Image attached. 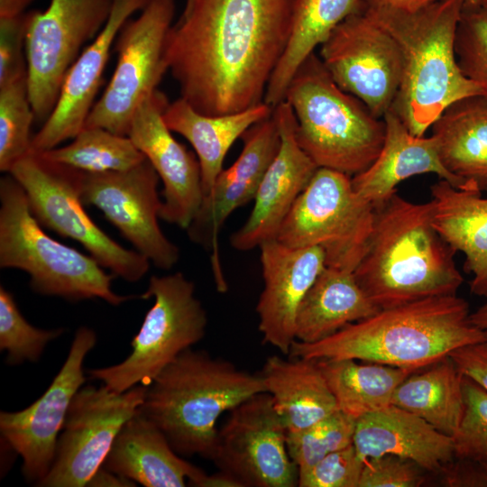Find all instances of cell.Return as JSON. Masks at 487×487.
<instances>
[{"mask_svg":"<svg viewBox=\"0 0 487 487\" xmlns=\"http://www.w3.org/2000/svg\"><path fill=\"white\" fill-rule=\"evenodd\" d=\"M294 0H189L168 33L165 60L180 97L207 115L263 102L287 47Z\"/></svg>","mask_w":487,"mask_h":487,"instance_id":"cell-1","label":"cell"},{"mask_svg":"<svg viewBox=\"0 0 487 487\" xmlns=\"http://www.w3.org/2000/svg\"><path fill=\"white\" fill-rule=\"evenodd\" d=\"M456 251L433 224L430 201L417 204L397 191L374 207L372 231L354 276L379 308L455 295L464 277Z\"/></svg>","mask_w":487,"mask_h":487,"instance_id":"cell-2","label":"cell"},{"mask_svg":"<svg viewBox=\"0 0 487 487\" xmlns=\"http://www.w3.org/2000/svg\"><path fill=\"white\" fill-rule=\"evenodd\" d=\"M468 302L455 295L433 297L380 309L316 343L293 341L289 356L353 359L413 371L427 368L455 349L487 340L470 319Z\"/></svg>","mask_w":487,"mask_h":487,"instance_id":"cell-3","label":"cell"},{"mask_svg":"<svg viewBox=\"0 0 487 487\" xmlns=\"http://www.w3.org/2000/svg\"><path fill=\"white\" fill-rule=\"evenodd\" d=\"M464 2L443 0L415 12L363 8L399 46L401 79L391 110L416 136H424L451 104L482 95L462 72L455 51Z\"/></svg>","mask_w":487,"mask_h":487,"instance_id":"cell-4","label":"cell"},{"mask_svg":"<svg viewBox=\"0 0 487 487\" xmlns=\"http://www.w3.org/2000/svg\"><path fill=\"white\" fill-rule=\"evenodd\" d=\"M266 392L250 373L207 352H182L147 386L138 412L152 422L180 456L211 459L222 413Z\"/></svg>","mask_w":487,"mask_h":487,"instance_id":"cell-5","label":"cell"},{"mask_svg":"<svg viewBox=\"0 0 487 487\" xmlns=\"http://www.w3.org/2000/svg\"><path fill=\"white\" fill-rule=\"evenodd\" d=\"M284 100L296 118L298 142L317 168L353 177L378 157L385 138L383 118L341 89L315 52L298 68Z\"/></svg>","mask_w":487,"mask_h":487,"instance_id":"cell-6","label":"cell"},{"mask_svg":"<svg viewBox=\"0 0 487 487\" xmlns=\"http://www.w3.org/2000/svg\"><path fill=\"white\" fill-rule=\"evenodd\" d=\"M32 215L27 196L10 174L0 179V267L18 269L30 276L31 289L43 296L69 301L98 298L119 306L141 295H119L92 257L48 235Z\"/></svg>","mask_w":487,"mask_h":487,"instance_id":"cell-7","label":"cell"},{"mask_svg":"<svg viewBox=\"0 0 487 487\" xmlns=\"http://www.w3.org/2000/svg\"><path fill=\"white\" fill-rule=\"evenodd\" d=\"M153 298L139 332L133 338L132 352L123 362L89 370L92 379L117 392L136 385L148 386L182 352L206 335L207 315L195 295V284L182 272L150 278L142 299Z\"/></svg>","mask_w":487,"mask_h":487,"instance_id":"cell-8","label":"cell"},{"mask_svg":"<svg viewBox=\"0 0 487 487\" xmlns=\"http://www.w3.org/2000/svg\"><path fill=\"white\" fill-rule=\"evenodd\" d=\"M374 207L354 189L352 177L318 168L276 236L292 248L320 247L326 266L354 272L366 250Z\"/></svg>","mask_w":487,"mask_h":487,"instance_id":"cell-9","label":"cell"},{"mask_svg":"<svg viewBox=\"0 0 487 487\" xmlns=\"http://www.w3.org/2000/svg\"><path fill=\"white\" fill-rule=\"evenodd\" d=\"M23 188L38 222L79 243L103 268L129 282L142 280L151 262L106 234L86 212L79 194V171L29 152L9 171Z\"/></svg>","mask_w":487,"mask_h":487,"instance_id":"cell-10","label":"cell"},{"mask_svg":"<svg viewBox=\"0 0 487 487\" xmlns=\"http://www.w3.org/2000/svg\"><path fill=\"white\" fill-rule=\"evenodd\" d=\"M174 14V0H149L135 19L124 24L114 44L115 71L84 127H101L128 136L135 110L158 89L168 70L165 44Z\"/></svg>","mask_w":487,"mask_h":487,"instance_id":"cell-11","label":"cell"},{"mask_svg":"<svg viewBox=\"0 0 487 487\" xmlns=\"http://www.w3.org/2000/svg\"><path fill=\"white\" fill-rule=\"evenodd\" d=\"M114 0H51L33 10L25 40L28 91L35 122L44 123L59 99L65 77L106 23Z\"/></svg>","mask_w":487,"mask_h":487,"instance_id":"cell-12","label":"cell"},{"mask_svg":"<svg viewBox=\"0 0 487 487\" xmlns=\"http://www.w3.org/2000/svg\"><path fill=\"white\" fill-rule=\"evenodd\" d=\"M147 386L117 392L81 387L69 408L49 473L37 486L84 487L102 466L123 426L138 410Z\"/></svg>","mask_w":487,"mask_h":487,"instance_id":"cell-13","label":"cell"},{"mask_svg":"<svg viewBox=\"0 0 487 487\" xmlns=\"http://www.w3.org/2000/svg\"><path fill=\"white\" fill-rule=\"evenodd\" d=\"M287 429L268 392L233 409L217 437L211 461L243 487H295L299 470L286 445Z\"/></svg>","mask_w":487,"mask_h":487,"instance_id":"cell-14","label":"cell"},{"mask_svg":"<svg viewBox=\"0 0 487 487\" xmlns=\"http://www.w3.org/2000/svg\"><path fill=\"white\" fill-rule=\"evenodd\" d=\"M318 56L341 89L383 118L398 93L402 69L400 51L389 32L362 10L333 30Z\"/></svg>","mask_w":487,"mask_h":487,"instance_id":"cell-15","label":"cell"},{"mask_svg":"<svg viewBox=\"0 0 487 487\" xmlns=\"http://www.w3.org/2000/svg\"><path fill=\"white\" fill-rule=\"evenodd\" d=\"M78 171L84 205L100 209L135 251L155 267L170 270L178 262L179 247L159 225L162 206L158 192L160 178L147 159L126 170Z\"/></svg>","mask_w":487,"mask_h":487,"instance_id":"cell-16","label":"cell"},{"mask_svg":"<svg viewBox=\"0 0 487 487\" xmlns=\"http://www.w3.org/2000/svg\"><path fill=\"white\" fill-rule=\"evenodd\" d=\"M96 332L80 326L65 363L45 392L23 410L0 412L5 446L23 459L22 472L38 483L49 473L70 403L86 381L83 363L96 344Z\"/></svg>","mask_w":487,"mask_h":487,"instance_id":"cell-17","label":"cell"},{"mask_svg":"<svg viewBox=\"0 0 487 487\" xmlns=\"http://www.w3.org/2000/svg\"><path fill=\"white\" fill-rule=\"evenodd\" d=\"M168 105L158 89L145 97L134 112L128 136L163 183L160 218L187 230L204 198L201 170L194 153L166 125L163 113Z\"/></svg>","mask_w":487,"mask_h":487,"instance_id":"cell-18","label":"cell"},{"mask_svg":"<svg viewBox=\"0 0 487 487\" xmlns=\"http://www.w3.org/2000/svg\"><path fill=\"white\" fill-rule=\"evenodd\" d=\"M241 138L244 147L240 155L228 169L220 172L187 228L192 242L214 253L216 283L220 290L227 287L217 260L218 234L235 209L254 199L262 177L280 145L273 115L251 126Z\"/></svg>","mask_w":487,"mask_h":487,"instance_id":"cell-19","label":"cell"},{"mask_svg":"<svg viewBox=\"0 0 487 487\" xmlns=\"http://www.w3.org/2000/svg\"><path fill=\"white\" fill-rule=\"evenodd\" d=\"M272 115L280 145L262 177L249 217L230 237L232 247L240 252L276 239L295 201L318 169L298 142L296 118L289 104L281 101L273 107Z\"/></svg>","mask_w":487,"mask_h":487,"instance_id":"cell-20","label":"cell"},{"mask_svg":"<svg viewBox=\"0 0 487 487\" xmlns=\"http://www.w3.org/2000/svg\"><path fill=\"white\" fill-rule=\"evenodd\" d=\"M148 2L114 0L106 23L69 68L53 111L32 136L30 152H41L55 148L73 139L84 128L120 30Z\"/></svg>","mask_w":487,"mask_h":487,"instance_id":"cell-21","label":"cell"},{"mask_svg":"<svg viewBox=\"0 0 487 487\" xmlns=\"http://www.w3.org/2000/svg\"><path fill=\"white\" fill-rule=\"evenodd\" d=\"M259 248L263 280L256 306L259 331L264 344L289 354L299 307L326 266L325 253L318 246L292 248L276 239Z\"/></svg>","mask_w":487,"mask_h":487,"instance_id":"cell-22","label":"cell"},{"mask_svg":"<svg viewBox=\"0 0 487 487\" xmlns=\"http://www.w3.org/2000/svg\"><path fill=\"white\" fill-rule=\"evenodd\" d=\"M383 120L385 138L378 157L365 170L352 177L354 191L364 200L375 207L393 195L400 182L426 173L437 175L457 189L479 191L445 167L432 135L412 134L391 109Z\"/></svg>","mask_w":487,"mask_h":487,"instance_id":"cell-23","label":"cell"},{"mask_svg":"<svg viewBox=\"0 0 487 487\" xmlns=\"http://www.w3.org/2000/svg\"><path fill=\"white\" fill-rule=\"evenodd\" d=\"M353 445L364 461L395 455L429 472L443 469L455 457L451 436L392 404L356 420Z\"/></svg>","mask_w":487,"mask_h":487,"instance_id":"cell-24","label":"cell"},{"mask_svg":"<svg viewBox=\"0 0 487 487\" xmlns=\"http://www.w3.org/2000/svg\"><path fill=\"white\" fill-rule=\"evenodd\" d=\"M102 466L146 487L198 486L207 474L181 458L138 411L119 431Z\"/></svg>","mask_w":487,"mask_h":487,"instance_id":"cell-25","label":"cell"},{"mask_svg":"<svg viewBox=\"0 0 487 487\" xmlns=\"http://www.w3.org/2000/svg\"><path fill=\"white\" fill-rule=\"evenodd\" d=\"M433 224L443 238L464 255L472 275L470 290L487 298V198L440 179L430 187Z\"/></svg>","mask_w":487,"mask_h":487,"instance_id":"cell-26","label":"cell"},{"mask_svg":"<svg viewBox=\"0 0 487 487\" xmlns=\"http://www.w3.org/2000/svg\"><path fill=\"white\" fill-rule=\"evenodd\" d=\"M273 108L262 102L245 110L207 115L179 97L169 103L163 119L168 128L186 138L194 148L201 170L204 197L223 170L226 153L234 142L253 124L270 117Z\"/></svg>","mask_w":487,"mask_h":487,"instance_id":"cell-27","label":"cell"},{"mask_svg":"<svg viewBox=\"0 0 487 487\" xmlns=\"http://www.w3.org/2000/svg\"><path fill=\"white\" fill-rule=\"evenodd\" d=\"M259 374L287 432L302 430L338 410L317 361L272 355Z\"/></svg>","mask_w":487,"mask_h":487,"instance_id":"cell-28","label":"cell"},{"mask_svg":"<svg viewBox=\"0 0 487 487\" xmlns=\"http://www.w3.org/2000/svg\"><path fill=\"white\" fill-rule=\"evenodd\" d=\"M431 127L445 167L467 185L487 191V99L477 95L457 100Z\"/></svg>","mask_w":487,"mask_h":487,"instance_id":"cell-29","label":"cell"},{"mask_svg":"<svg viewBox=\"0 0 487 487\" xmlns=\"http://www.w3.org/2000/svg\"><path fill=\"white\" fill-rule=\"evenodd\" d=\"M379 310L352 271L325 266L299 307L296 340L318 342Z\"/></svg>","mask_w":487,"mask_h":487,"instance_id":"cell-30","label":"cell"},{"mask_svg":"<svg viewBox=\"0 0 487 487\" xmlns=\"http://www.w3.org/2000/svg\"><path fill=\"white\" fill-rule=\"evenodd\" d=\"M362 0H294L287 47L267 86L263 102L275 107L301 63L348 16L362 11Z\"/></svg>","mask_w":487,"mask_h":487,"instance_id":"cell-31","label":"cell"},{"mask_svg":"<svg viewBox=\"0 0 487 487\" xmlns=\"http://www.w3.org/2000/svg\"><path fill=\"white\" fill-rule=\"evenodd\" d=\"M391 404L453 437L464 412L463 375L448 356L409 375L397 387Z\"/></svg>","mask_w":487,"mask_h":487,"instance_id":"cell-32","label":"cell"},{"mask_svg":"<svg viewBox=\"0 0 487 487\" xmlns=\"http://www.w3.org/2000/svg\"><path fill=\"white\" fill-rule=\"evenodd\" d=\"M338 410L355 420L391 405L397 387L416 371L357 360L317 361Z\"/></svg>","mask_w":487,"mask_h":487,"instance_id":"cell-33","label":"cell"},{"mask_svg":"<svg viewBox=\"0 0 487 487\" xmlns=\"http://www.w3.org/2000/svg\"><path fill=\"white\" fill-rule=\"evenodd\" d=\"M38 153L50 161L87 173L126 170L146 159L129 136L101 127H84L69 144Z\"/></svg>","mask_w":487,"mask_h":487,"instance_id":"cell-34","label":"cell"},{"mask_svg":"<svg viewBox=\"0 0 487 487\" xmlns=\"http://www.w3.org/2000/svg\"><path fill=\"white\" fill-rule=\"evenodd\" d=\"M35 121L28 91V73L0 86V170L13 166L31 151Z\"/></svg>","mask_w":487,"mask_h":487,"instance_id":"cell-35","label":"cell"},{"mask_svg":"<svg viewBox=\"0 0 487 487\" xmlns=\"http://www.w3.org/2000/svg\"><path fill=\"white\" fill-rule=\"evenodd\" d=\"M356 420L336 410L315 424L287 432L286 445L299 474L308 472L328 454L353 444Z\"/></svg>","mask_w":487,"mask_h":487,"instance_id":"cell-36","label":"cell"},{"mask_svg":"<svg viewBox=\"0 0 487 487\" xmlns=\"http://www.w3.org/2000/svg\"><path fill=\"white\" fill-rule=\"evenodd\" d=\"M63 328L40 329L22 315L14 295L0 286V350L10 365L40 360L46 345L60 336Z\"/></svg>","mask_w":487,"mask_h":487,"instance_id":"cell-37","label":"cell"},{"mask_svg":"<svg viewBox=\"0 0 487 487\" xmlns=\"http://www.w3.org/2000/svg\"><path fill=\"white\" fill-rule=\"evenodd\" d=\"M455 51L462 72L487 99V9L464 2Z\"/></svg>","mask_w":487,"mask_h":487,"instance_id":"cell-38","label":"cell"},{"mask_svg":"<svg viewBox=\"0 0 487 487\" xmlns=\"http://www.w3.org/2000/svg\"><path fill=\"white\" fill-rule=\"evenodd\" d=\"M464 412L453 438L455 456L487 464V391L463 375Z\"/></svg>","mask_w":487,"mask_h":487,"instance_id":"cell-39","label":"cell"},{"mask_svg":"<svg viewBox=\"0 0 487 487\" xmlns=\"http://www.w3.org/2000/svg\"><path fill=\"white\" fill-rule=\"evenodd\" d=\"M364 460L352 444L332 452L299 474V487H358Z\"/></svg>","mask_w":487,"mask_h":487,"instance_id":"cell-40","label":"cell"},{"mask_svg":"<svg viewBox=\"0 0 487 487\" xmlns=\"http://www.w3.org/2000/svg\"><path fill=\"white\" fill-rule=\"evenodd\" d=\"M420 466L395 455L365 460L358 487H418L424 482Z\"/></svg>","mask_w":487,"mask_h":487,"instance_id":"cell-41","label":"cell"},{"mask_svg":"<svg viewBox=\"0 0 487 487\" xmlns=\"http://www.w3.org/2000/svg\"><path fill=\"white\" fill-rule=\"evenodd\" d=\"M32 11L0 18V86L27 72L25 40Z\"/></svg>","mask_w":487,"mask_h":487,"instance_id":"cell-42","label":"cell"},{"mask_svg":"<svg viewBox=\"0 0 487 487\" xmlns=\"http://www.w3.org/2000/svg\"><path fill=\"white\" fill-rule=\"evenodd\" d=\"M449 358L457 370L487 391V340L453 351Z\"/></svg>","mask_w":487,"mask_h":487,"instance_id":"cell-43","label":"cell"},{"mask_svg":"<svg viewBox=\"0 0 487 487\" xmlns=\"http://www.w3.org/2000/svg\"><path fill=\"white\" fill-rule=\"evenodd\" d=\"M87 486L90 487H133L135 482L128 478L113 473L101 466L89 479Z\"/></svg>","mask_w":487,"mask_h":487,"instance_id":"cell-44","label":"cell"},{"mask_svg":"<svg viewBox=\"0 0 487 487\" xmlns=\"http://www.w3.org/2000/svg\"><path fill=\"white\" fill-rule=\"evenodd\" d=\"M363 7H389L405 12H415L443 0H362Z\"/></svg>","mask_w":487,"mask_h":487,"instance_id":"cell-45","label":"cell"},{"mask_svg":"<svg viewBox=\"0 0 487 487\" xmlns=\"http://www.w3.org/2000/svg\"><path fill=\"white\" fill-rule=\"evenodd\" d=\"M198 487H243L232 475L223 471L213 474H206L200 481Z\"/></svg>","mask_w":487,"mask_h":487,"instance_id":"cell-46","label":"cell"},{"mask_svg":"<svg viewBox=\"0 0 487 487\" xmlns=\"http://www.w3.org/2000/svg\"><path fill=\"white\" fill-rule=\"evenodd\" d=\"M35 0H0V18H11L26 13Z\"/></svg>","mask_w":487,"mask_h":487,"instance_id":"cell-47","label":"cell"},{"mask_svg":"<svg viewBox=\"0 0 487 487\" xmlns=\"http://www.w3.org/2000/svg\"><path fill=\"white\" fill-rule=\"evenodd\" d=\"M470 319L475 326L487 333V303L472 312Z\"/></svg>","mask_w":487,"mask_h":487,"instance_id":"cell-48","label":"cell"},{"mask_svg":"<svg viewBox=\"0 0 487 487\" xmlns=\"http://www.w3.org/2000/svg\"><path fill=\"white\" fill-rule=\"evenodd\" d=\"M464 3L468 5H479V0H464Z\"/></svg>","mask_w":487,"mask_h":487,"instance_id":"cell-49","label":"cell"},{"mask_svg":"<svg viewBox=\"0 0 487 487\" xmlns=\"http://www.w3.org/2000/svg\"><path fill=\"white\" fill-rule=\"evenodd\" d=\"M479 5H480L482 7L487 9V0H479Z\"/></svg>","mask_w":487,"mask_h":487,"instance_id":"cell-50","label":"cell"},{"mask_svg":"<svg viewBox=\"0 0 487 487\" xmlns=\"http://www.w3.org/2000/svg\"><path fill=\"white\" fill-rule=\"evenodd\" d=\"M484 466H486V468H487V464Z\"/></svg>","mask_w":487,"mask_h":487,"instance_id":"cell-51","label":"cell"},{"mask_svg":"<svg viewBox=\"0 0 487 487\" xmlns=\"http://www.w3.org/2000/svg\"><path fill=\"white\" fill-rule=\"evenodd\" d=\"M188 1H189V0H187L186 2H188Z\"/></svg>","mask_w":487,"mask_h":487,"instance_id":"cell-52","label":"cell"}]
</instances>
